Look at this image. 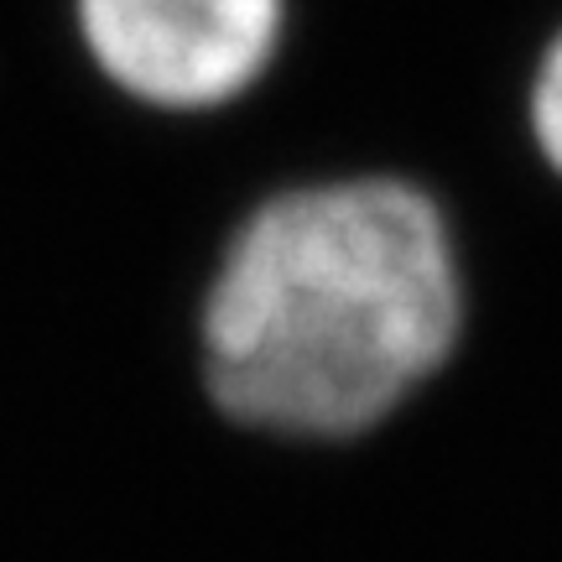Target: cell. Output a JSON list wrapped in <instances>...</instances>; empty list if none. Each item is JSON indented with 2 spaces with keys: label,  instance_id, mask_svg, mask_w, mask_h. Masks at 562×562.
<instances>
[{
  "label": "cell",
  "instance_id": "obj_1",
  "mask_svg": "<svg viewBox=\"0 0 562 562\" xmlns=\"http://www.w3.org/2000/svg\"><path fill=\"white\" fill-rule=\"evenodd\" d=\"M459 323V256L427 193L396 178L292 188L245 220L209 286V391L281 438H349L453 355Z\"/></svg>",
  "mask_w": 562,
  "mask_h": 562
},
{
  "label": "cell",
  "instance_id": "obj_2",
  "mask_svg": "<svg viewBox=\"0 0 562 562\" xmlns=\"http://www.w3.org/2000/svg\"><path fill=\"white\" fill-rule=\"evenodd\" d=\"M104 79L161 110H209L261 79L281 0H79Z\"/></svg>",
  "mask_w": 562,
  "mask_h": 562
},
{
  "label": "cell",
  "instance_id": "obj_3",
  "mask_svg": "<svg viewBox=\"0 0 562 562\" xmlns=\"http://www.w3.org/2000/svg\"><path fill=\"white\" fill-rule=\"evenodd\" d=\"M531 131H537L542 157L562 172V32L552 37L537 83H531Z\"/></svg>",
  "mask_w": 562,
  "mask_h": 562
}]
</instances>
